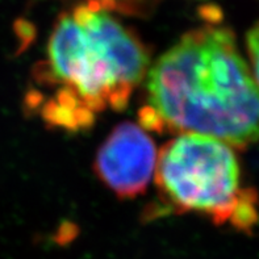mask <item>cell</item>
<instances>
[{
    "mask_svg": "<svg viewBox=\"0 0 259 259\" xmlns=\"http://www.w3.org/2000/svg\"><path fill=\"white\" fill-rule=\"evenodd\" d=\"M144 129L208 136L232 146L259 141V84L220 23L186 33L146 79Z\"/></svg>",
    "mask_w": 259,
    "mask_h": 259,
    "instance_id": "cell-1",
    "label": "cell"
},
{
    "mask_svg": "<svg viewBox=\"0 0 259 259\" xmlns=\"http://www.w3.org/2000/svg\"><path fill=\"white\" fill-rule=\"evenodd\" d=\"M148 53L135 33L89 0L59 17L39 66V84L53 90L41 115L66 129L89 126L105 109H122L148 71Z\"/></svg>",
    "mask_w": 259,
    "mask_h": 259,
    "instance_id": "cell-2",
    "label": "cell"
},
{
    "mask_svg": "<svg viewBox=\"0 0 259 259\" xmlns=\"http://www.w3.org/2000/svg\"><path fill=\"white\" fill-rule=\"evenodd\" d=\"M158 187L177 209L210 216L250 230L259 220L258 196L243 187L232 145L186 133L161 150L155 168Z\"/></svg>",
    "mask_w": 259,
    "mask_h": 259,
    "instance_id": "cell-3",
    "label": "cell"
},
{
    "mask_svg": "<svg viewBox=\"0 0 259 259\" xmlns=\"http://www.w3.org/2000/svg\"><path fill=\"white\" fill-rule=\"evenodd\" d=\"M154 142L141 126L118 125L96 155V172L107 187L121 197L144 192L157 168Z\"/></svg>",
    "mask_w": 259,
    "mask_h": 259,
    "instance_id": "cell-4",
    "label": "cell"
},
{
    "mask_svg": "<svg viewBox=\"0 0 259 259\" xmlns=\"http://www.w3.org/2000/svg\"><path fill=\"white\" fill-rule=\"evenodd\" d=\"M246 45L250 59V70L259 84V21L247 33Z\"/></svg>",
    "mask_w": 259,
    "mask_h": 259,
    "instance_id": "cell-5",
    "label": "cell"
}]
</instances>
